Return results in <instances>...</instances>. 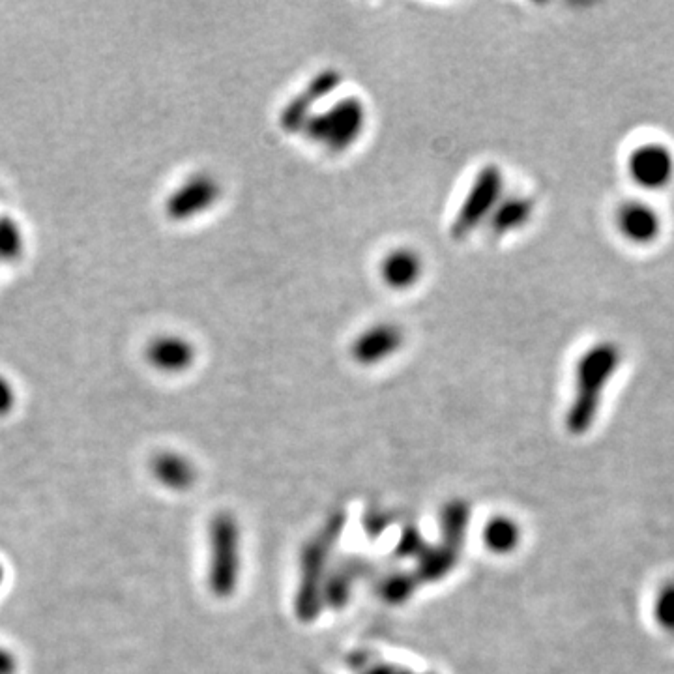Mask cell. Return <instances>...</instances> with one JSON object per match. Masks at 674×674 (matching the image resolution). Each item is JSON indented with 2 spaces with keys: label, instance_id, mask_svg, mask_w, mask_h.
I'll list each match as a JSON object with an SVG mask.
<instances>
[{
  "label": "cell",
  "instance_id": "cell-8",
  "mask_svg": "<svg viewBox=\"0 0 674 674\" xmlns=\"http://www.w3.org/2000/svg\"><path fill=\"white\" fill-rule=\"evenodd\" d=\"M628 167L635 184L646 190H661L673 180L674 156L669 148L650 143L631 154Z\"/></svg>",
  "mask_w": 674,
  "mask_h": 674
},
{
  "label": "cell",
  "instance_id": "cell-17",
  "mask_svg": "<svg viewBox=\"0 0 674 674\" xmlns=\"http://www.w3.org/2000/svg\"><path fill=\"white\" fill-rule=\"evenodd\" d=\"M354 570H358V564H343L332 568L326 581H324L323 601L324 605L341 609L351 596L352 583H354Z\"/></svg>",
  "mask_w": 674,
  "mask_h": 674
},
{
  "label": "cell",
  "instance_id": "cell-21",
  "mask_svg": "<svg viewBox=\"0 0 674 674\" xmlns=\"http://www.w3.org/2000/svg\"><path fill=\"white\" fill-rule=\"evenodd\" d=\"M352 667H354L356 674H416L409 671V669L396 667V665H386V663H379V661H371V658H366L364 654L352 658Z\"/></svg>",
  "mask_w": 674,
  "mask_h": 674
},
{
  "label": "cell",
  "instance_id": "cell-22",
  "mask_svg": "<svg viewBox=\"0 0 674 674\" xmlns=\"http://www.w3.org/2000/svg\"><path fill=\"white\" fill-rule=\"evenodd\" d=\"M15 407V390L12 382L0 375V418L10 414Z\"/></svg>",
  "mask_w": 674,
  "mask_h": 674
},
{
  "label": "cell",
  "instance_id": "cell-20",
  "mask_svg": "<svg viewBox=\"0 0 674 674\" xmlns=\"http://www.w3.org/2000/svg\"><path fill=\"white\" fill-rule=\"evenodd\" d=\"M425 549H427V543L424 542V538L418 532V528L407 527L403 530L401 540H399V545H397L399 557H412L418 560V558L422 557Z\"/></svg>",
  "mask_w": 674,
  "mask_h": 674
},
{
  "label": "cell",
  "instance_id": "cell-1",
  "mask_svg": "<svg viewBox=\"0 0 674 674\" xmlns=\"http://www.w3.org/2000/svg\"><path fill=\"white\" fill-rule=\"evenodd\" d=\"M620 360V349L615 343H600L581 356L575 381L577 392L566 416V425L572 433H583L594 422L601 394L620 366Z\"/></svg>",
  "mask_w": 674,
  "mask_h": 674
},
{
  "label": "cell",
  "instance_id": "cell-3",
  "mask_svg": "<svg viewBox=\"0 0 674 674\" xmlns=\"http://www.w3.org/2000/svg\"><path fill=\"white\" fill-rule=\"evenodd\" d=\"M367 111L362 100L347 96L315 111L304 132L309 141L332 154L345 152L362 137L366 130Z\"/></svg>",
  "mask_w": 674,
  "mask_h": 674
},
{
  "label": "cell",
  "instance_id": "cell-6",
  "mask_svg": "<svg viewBox=\"0 0 674 674\" xmlns=\"http://www.w3.org/2000/svg\"><path fill=\"white\" fill-rule=\"evenodd\" d=\"M220 197L221 186L218 178L208 173H197L186 178L169 195L165 212L173 221H190L214 208Z\"/></svg>",
  "mask_w": 674,
  "mask_h": 674
},
{
  "label": "cell",
  "instance_id": "cell-2",
  "mask_svg": "<svg viewBox=\"0 0 674 674\" xmlns=\"http://www.w3.org/2000/svg\"><path fill=\"white\" fill-rule=\"evenodd\" d=\"M345 519L341 513H334L326 527L321 530L317 538L304 547L300 555V583L296 592V616L302 622L315 620L323 609V590L326 575H328V555L341 536Z\"/></svg>",
  "mask_w": 674,
  "mask_h": 674
},
{
  "label": "cell",
  "instance_id": "cell-14",
  "mask_svg": "<svg viewBox=\"0 0 674 674\" xmlns=\"http://www.w3.org/2000/svg\"><path fill=\"white\" fill-rule=\"evenodd\" d=\"M459 553L454 547L440 543L439 547H429L418 558V568H416V579L418 583H437L444 579L448 573L452 572L459 560Z\"/></svg>",
  "mask_w": 674,
  "mask_h": 674
},
{
  "label": "cell",
  "instance_id": "cell-25",
  "mask_svg": "<svg viewBox=\"0 0 674 674\" xmlns=\"http://www.w3.org/2000/svg\"><path fill=\"white\" fill-rule=\"evenodd\" d=\"M2 583H4V568H2V564H0V587H2Z\"/></svg>",
  "mask_w": 674,
  "mask_h": 674
},
{
  "label": "cell",
  "instance_id": "cell-10",
  "mask_svg": "<svg viewBox=\"0 0 674 674\" xmlns=\"http://www.w3.org/2000/svg\"><path fill=\"white\" fill-rule=\"evenodd\" d=\"M616 223L624 238L637 246L656 242L661 233L660 214L652 206L639 201L622 206L616 216Z\"/></svg>",
  "mask_w": 674,
  "mask_h": 674
},
{
  "label": "cell",
  "instance_id": "cell-15",
  "mask_svg": "<svg viewBox=\"0 0 674 674\" xmlns=\"http://www.w3.org/2000/svg\"><path fill=\"white\" fill-rule=\"evenodd\" d=\"M470 521V506L463 500H452L444 506L440 517L442 543L461 551Z\"/></svg>",
  "mask_w": 674,
  "mask_h": 674
},
{
  "label": "cell",
  "instance_id": "cell-16",
  "mask_svg": "<svg viewBox=\"0 0 674 674\" xmlns=\"http://www.w3.org/2000/svg\"><path fill=\"white\" fill-rule=\"evenodd\" d=\"M484 542L489 551L497 555H506L513 551L519 543V527L510 517H493L487 521L484 530Z\"/></svg>",
  "mask_w": 674,
  "mask_h": 674
},
{
  "label": "cell",
  "instance_id": "cell-24",
  "mask_svg": "<svg viewBox=\"0 0 674 674\" xmlns=\"http://www.w3.org/2000/svg\"><path fill=\"white\" fill-rule=\"evenodd\" d=\"M386 527V521H382L381 513H375V515H369L366 519V528L369 530L371 536H379L382 530Z\"/></svg>",
  "mask_w": 674,
  "mask_h": 674
},
{
  "label": "cell",
  "instance_id": "cell-9",
  "mask_svg": "<svg viewBox=\"0 0 674 674\" xmlns=\"http://www.w3.org/2000/svg\"><path fill=\"white\" fill-rule=\"evenodd\" d=\"M147 362L162 373H184L195 362V347L186 337L163 334L148 343Z\"/></svg>",
  "mask_w": 674,
  "mask_h": 674
},
{
  "label": "cell",
  "instance_id": "cell-19",
  "mask_svg": "<svg viewBox=\"0 0 674 674\" xmlns=\"http://www.w3.org/2000/svg\"><path fill=\"white\" fill-rule=\"evenodd\" d=\"M416 587H418L416 575H411V573H394V575H388L382 581L379 592H381L382 600L386 601V603L399 605V603L409 601Z\"/></svg>",
  "mask_w": 674,
  "mask_h": 674
},
{
  "label": "cell",
  "instance_id": "cell-7",
  "mask_svg": "<svg viewBox=\"0 0 674 674\" xmlns=\"http://www.w3.org/2000/svg\"><path fill=\"white\" fill-rule=\"evenodd\" d=\"M403 341L405 334L397 324H373L354 337L352 358L360 366H379L403 347Z\"/></svg>",
  "mask_w": 674,
  "mask_h": 674
},
{
  "label": "cell",
  "instance_id": "cell-4",
  "mask_svg": "<svg viewBox=\"0 0 674 674\" xmlns=\"http://www.w3.org/2000/svg\"><path fill=\"white\" fill-rule=\"evenodd\" d=\"M208 587L214 596L229 598L240 575V530L231 513H218L208 527Z\"/></svg>",
  "mask_w": 674,
  "mask_h": 674
},
{
  "label": "cell",
  "instance_id": "cell-23",
  "mask_svg": "<svg viewBox=\"0 0 674 674\" xmlns=\"http://www.w3.org/2000/svg\"><path fill=\"white\" fill-rule=\"evenodd\" d=\"M15 673H17V658L8 648L0 646V674Z\"/></svg>",
  "mask_w": 674,
  "mask_h": 674
},
{
  "label": "cell",
  "instance_id": "cell-13",
  "mask_svg": "<svg viewBox=\"0 0 674 674\" xmlns=\"http://www.w3.org/2000/svg\"><path fill=\"white\" fill-rule=\"evenodd\" d=\"M154 478L171 491H186L195 484L197 470L188 457L175 452H163L152 461Z\"/></svg>",
  "mask_w": 674,
  "mask_h": 674
},
{
  "label": "cell",
  "instance_id": "cell-12",
  "mask_svg": "<svg viewBox=\"0 0 674 674\" xmlns=\"http://www.w3.org/2000/svg\"><path fill=\"white\" fill-rule=\"evenodd\" d=\"M534 216V201L527 195L502 197L489 218V229L497 236L510 235L523 229Z\"/></svg>",
  "mask_w": 674,
  "mask_h": 674
},
{
  "label": "cell",
  "instance_id": "cell-5",
  "mask_svg": "<svg viewBox=\"0 0 674 674\" xmlns=\"http://www.w3.org/2000/svg\"><path fill=\"white\" fill-rule=\"evenodd\" d=\"M504 197V175L497 165L489 163L474 178L467 197L455 214L450 233L455 240L472 235L491 214Z\"/></svg>",
  "mask_w": 674,
  "mask_h": 674
},
{
  "label": "cell",
  "instance_id": "cell-18",
  "mask_svg": "<svg viewBox=\"0 0 674 674\" xmlns=\"http://www.w3.org/2000/svg\"><path fill=\"white\" fill-rule=\"evenodd\" d=\"M25 238L17 221L0 216V264L12 263L23 253Z\"/></svg>",
  "mask_w": 674,
  "mask_h": 674
},
{
  "label": "cell",
  "instance_id": "cell-11",
  "mask_svg": "<svg viewBox=\"0 0 674 674\" xmlns=\"http://www.w3.org/2000/svg\"><path fill=\"white\" fill-rule=\"evenodd\" d=\"M379 272L388 289L409 291L424 276V259L412 248H396L384 255Z\"/></svg>",
  "mask_w": 674,
  "mask_h": 674
}]
</instances>
